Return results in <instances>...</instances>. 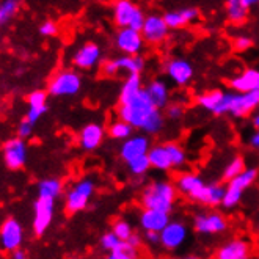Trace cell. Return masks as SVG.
<instances>
[{
  "label": "cell",
  "mask_w": 259,
  "mask_h": 259,
  "mask_svg": "<svg viewBox=\"0 0 259 259\" xmlns=\"http://www.w3.org/2000/svg\"><path fill=\"white\" fill-rule=\"evenodd\" d=\"M118 118L148 135H157L165 127V115L151 101L143 85L142 74L127 75L118 95Z\"/></svg>",
  "instance_id": "cell-1"
},
{
  "label": "cell",
  "mask_w": 259,
  "mask_h": 259,
  "mask_svg": "<svg viewBox=\"0 0 259 259\" xmlns=\"http://www.w3.org/2000/svg\"><path fill=\"white\" fill-rule=\"evenodd\" d=\"M178 200V189L175 182L170 181H151L140 192V206L143 209H157L163 212H170L175 209Z\"/></svg>",
  "instance_id": "cell-2"
},
{
  "label": "cell",
  "mask_w": 259,
  "mask_h": 259,
  "mask_svg": "<svg viewBox=\"0 0 259 259\" xmlns=\"http://www.w3.org/2000/svg\"><path fill=\"white\" fill-rule=\"evenodd\" d=\"M259 109V90L253 91H225L215 116L230 115L233 118H247Z\"/></svg>",
  "instance_id": "cell-3"
},
{
  "label": "cell",
  "mask_w": 259,
  "mask_h": 259,
  "mask_svg": "<svg viewBox=\"0 0 259 259\" xmlns=\"http://www.w3.org/2000/svg\"><path fill=\"white\" fill-rule=\"evenodd\" d=\"M96 193V182L93 178H80L69 186L65 193V210L68 214H77L85 210Z\"/></svg>",
  "instance_id": "cell-4"
},
{
  "label": "cell",
  "mask_w": 259,
  "mask_h": 259,
  "mask_svg": "<svg viewBox=\"0 0 259 259\" xmlns=\"http://www.w3.org/2000/svg\"><path fill=\"white\" fill-rule=\"evenodd\" d=\"M146 68V60L142 54H119L118 57L109 58L101 63V74L104 77H118L119 74H142Z\"/></svg>",
  "instance_id": "cell-5"
},
{
  "label": "cell",
  "mask_w": 259,
  "mask_h": 259,
  "mask_svg": "<svg viewBox=\"0 0 259 259\" xmlns=\"http://www.w3.org/2000/svg\"><path fill=\"white\" fill-rule=\"evenodd\" d=\"M82 90V75L77 69H60L57 71L49 83L48 93L54 98H72Z\"/></svg>",
  "instance_id": "cell-6"
},
{
  "label": "cell",
  "mask_w": 259,
  "mask_h": 259,
  "mask_svg": "<svg viewBox=\"0 0 259 259\" xmlns=\"http://www.w3.org/2000/svg\"><path fill=\"white\" fill-rule=\"evenodd\" d=\"M112 18L118 28L131 27L135 30H142L146 13L135 0H116L112 7Z\"/></svg>",
  "instance_id": "cell-7"
},
{
  "label": "cell",
  "mask_w": 259,
  "mask_h": 259,
  "mask_svg": "<svg viewBox=\"0 0 259 259\" xmlns=\"http://www.w3.org/2000/svg\"><path fill=\"white\" fill-rule=\"evenodd\" d=\"M163 72L175 87L186 88L193 82L195 69L187 58L182 57H170L163 62Z\"/></svg>",
  "instance_id": "cell-8"
},
{
  "label": "cell",
  "mask_w": 259,
  "mask_h": 259,
  "mask_svg": "<svg viewBox=\"0 0 259 259\" xmlns=\"http://www.w3.org/2000/svg\"><path fill=\"white\" fill-rule=\"evenodd\" d=\"M55 201H57L55 198L51 196H42V195L36 196L33 204V222H32L33 234L36 237L44 236L46 231L51 228L55 215Z\"/></svg>",
  "instance_id": "cell-9"
},
{
  "label": "cell",
  "mask_w": 259,
  "mask_h": 259,
  "mask_svg": "<svg viewBox=\"0 0 259 259\" xmlns=\"http://www.w3.org/2000/svg\"><path fill=\"white\" fill-rule=\"evenodd\" d=\"M193 230L201 236H219L228 230V220L217 210H206L195 214L193 220Z\"/></svg>",
  "instance_id": "cell-10"
},
{
  "label": "cell",
  "mask_w": 259,
  "mask_h": 259,
  "mask_svg": "<svg viewBox=\"0 0 259 259\" xmlns=\"http://www.w3.org/2000/svg\"><path fill=\"white\" fill-rule=\"evenodd\" d=\"M102 63V48L95 41H87L80 44L72 52L71 65L79 71H91Z\"/></svg>",
  "instance_id": "cell-11"
},
{
  "label": "cell",
  "mask_w": 259,
  "mask_h": 259,
  "mask_svg": "<svg viewBox=\"0 0 259 259\" xmlns=\"http://www.w3.org/2000/svg\"><path fill=\"white\" fill-rule=\"evenodd\" d=\"M113 44L119 54H142L146 41L142 35V30H135L131 27H119L113 36Z\"/></svg>",
  "instance_id": "cell-12"
},
{
  "label": "cell",
  "mask_w": 259,
  "mask_h": 259,
  "mask_svg": "<svg viewBox=\"0 0 259 259\" xmlns=\"http://www.w3.org/2000/svg\"><path fill=\"white\" fill-rule=\"evenodd\" d=\"M170 27L166 24L163 14H146L145 24L142 27V35L149 46H160L170 36Z\"/></svg>",
  "instance_id": "cell-13"
},
{
  "label": "cell",
  "mask_w": 259,
  "mask_h": 259,
  "mask_svg": "<svg viewBox=\"0 0 259 259\" xmlns=\"http://www.w3.org/2000/svg\"><path fill=\"white\" fill-rule=\"evenodd\" d=\"M24 242V228L21 222L14 217L7 219L0 226V251L13 253L22 247Z\"/></svg>",
  "instance_id": "cell-14"
},
{
  "label": "cell",
  "mask_w": 259,
  "mask_h": 259,
  "mask_svg": "<svg viewBox=\"0 0 259 259\" xmlns=\"http://www.w3.org/2000/svg\"><path fill=\"white\" fill-rule=\"evenodd\" d=\"M4 162L10 170H21L25 166L28 159V148L25 143V139L21 137H14L4 143L2 146Z\"/></svg>",
  "instance_id": "cell-15"
},
{
  "label": "cell",
  "mask_w": 259,
  "mask_h": 259,
  "mask_svg": "<svg viewBox=\"0 0 259 259\" xmlns=\"http://www.w3.org/2000/svg\"><path fill=\"white\" fill-rule=\"evenodd\" d=\"M189 237V228L181 220H170L160 231V247L166 251H176L186 243Z\"/></svg>",
  "instance_id": "cell-16"
},
{
  "label": "cell",
  "mask_w": 259,
  "mask_h": 259,
  "mask_svg": "<svg viewBox=\"0 0 259 259\" xmlns=\"http://www.w3.org/2000/svg\"><path fill=\"white\" fill-rule=\"evenodd\" d=\"M175 186H176L179 195L189 198L190 201L198 203V198H200V195L206 186V182L198 173L181 171L175 179Z\"/></svg>",
  "instance_id": "cell-17"
},
{
  "label": "cell",
  "mask_w": 259,
  "mask_h": 259,
  "mask_svg": "<svg viewBox=\"0 0 259 259\" xmlns=\"http://www.w3.org/2000/svg\"><path fill=\"white\" fill-rule=\"evenodd\" d=\"M151 135L142 132V134H132L129 139L121 142L119 146V157L123 162H129L135 157H140L148 154L151 148Z\"/></svg>",
  "instance_id": "cell-18"
},
{
  "label": "cell",
  "mask_w": 259,
  "mask_h": 259,
  "mask_svg": "<svg viewBox=\"0 0 259 259\" xmlns=\"http://www.w3.org/2000/svg\"><path fill=\"white\" fill-rule=\"evenodd\" d=\"M105 132L107 131H105V127L101 123H96V121L95 123H88L80 129L79 137H77V143L87 152L96 151L104 143Z\"/></svg>",
  "instance_id": "cell-19"
},
{
  "label": "cell",
  "mask_w": 259,
  "mask_h": 259,
  "mask_svg": "<svg viewBox=\"0 0 259 259\" xmlns=\"http://www.w3.org/2000/svg\"><path fill=\"white\" fill-rule=\"evenodd\" d=\"M48 98L49 93L42 90H35L27 96V113H25V119H28L32 124H36L38 121L48 113L49 105H48Z\"/></svg>",
  "instance_id": "cell-20"
},
{
  "label": "cell",
  "mask_w": 259,
  "mask_h": 259,
  "mask_svg": "<svg viewBox=\"0 0 259 259\" xmlns=\"http://www.w3.org/2000/svg\"><path fill=\"white\" fill-rule=\"evenodd\" d=\"M251 254V245L247 239H231L219 247L217 259H247Z\"/></svg>",
  "instance_id": "cell-21"
},
{
  "label": "cell",
  "mask_w": 259,
  "mask_h": 259,
  "mask_svg": "<svg viewBox=\"0 0 259 259\" xmlns=\"http://www.w3.org/2000/svg\"><path fill=\"white\" fill-rule=\"evenodd\" d=\"M170 212H163L157 209H143L139 215V225L142 231H157L160 233L170 223Z\"/></svg>",
  "instance_id": "cell-22"
},
{
  "label": "cell",
  "mask_w": 259,
  "mask_h": 259,
  "mask_svg": "<svg viewBox=\"0 0 259 259\" xmlns=\"http://www.w3.org/2000/svg\"><path fill=\"white\" fill-rule=\"evenodd\" d=\"M163 18L171 30H181V28L196 22L198 18H200V11L196 8H190V7L179 8V10H170L163 14Z\"/></svg>",
  "instance_id": "cell-23"
},
{
  "label": "cell",
  "mask_w": 259,
  "mask_h": 259,
  "mask_svg": "<svg viewBox=\"0 0 259 259\" xmlns=\"http://www.w3.org/2000/svg\"><path fill=\"white\" fill-rule=\"evenodd\" d=\"M148 95L151 98V101L156 104V107H159L160 110H163L168 102L171 101V88L168 85V82L156 77V79H151L146 85H145Z\"/></svg>",
  "instance_id": "cell-24"
},
{
  "label": "cell",
  "mask_w": 259,
  "mask_h": 259,
  "mask_svg": "<svg viewBox=\"0 0 259 259\" xmlns=\"http://www.w3.org/2000/svg\"><path fill=\"white\" fill-rule=\"evenodd\" d=\"M230 88L234 91H253L259 90V69L247 68L230 79Z\"/></svg>",
  "instance_id": "cell-25"
},
{
  "label": "cell",
  "mask_w": 259,
  "mask_h": 259,
  "mask_svg": "<svg viewBox=\"0 0 259 259\" xmlns=\"http://www.w3.org/2000/svg\"><path fill=\"white\" fill-rule=\"evenodd\" d=\"M148 157H149L152 170H157V171H170V170H173L171 159H170L168 149H166L165 143L151 145V148L148 151Z\"/></svg>",
  "instance_id": "cell-26"
},
{
  "label": "cell",
  "mask_w": 259,
  "mask_h": 259,
  "mask_svg": "<svg viewBox=\"0 0 259 259\" xmlns=\"http://www.w3.org/2000/svg\"><path fill=\"white\" fill-rule=\"evenodd\" d=\"M225 190L226 187L222 186L220 182H209V184L204 186L200 198H198V203L207 207H219L222 206Z\"/></svg>",
  "instance_id": "cell-27"
},
{
  "label": "cell",
  "mask_w": 259,
  "mask_h": 259,
  "mask_svg": "<svg viewBox=\"0 0 259 259\" xmlns=\"http://www.w3.org/2000/svg\"><path fill=\"white\" fill-rule=\"evenodd\" d=\"M223 93L225 91L220 90V88H212V90H206L203 93H200L196 96L195 102L200 109L215 115L219 107H220V102H222V98H223Z\"/></svg>",
  "instance_id": "cell-28"
},
{
  "label": "cell",
  "mask_w": 259,
  "mask_h": 259,
  "mask_svg": "<svg viewBox=\"0 0 259 259\" xmlns=\"http://www.w3.org/2000/svg\"><path fill=\"white\" fill-rule=\"evenodd\" d=\"M225 11L228 21L236 25L245 22L250 14V8L243 5L242 0H225Z\"/></svg>",
  "instance_id": "cell-29"
},
{
  "label": "cell",
  "mask_w": 259,
  "mask_h": 259,
  "mask_svg": "<svg viewBox=\"0 0 259 259\" xmlns=\"http://www.w3.org/2000/svg\"><path fill=\"white\" fill-rule=\"evenodd\" d=\"M257 178H259V170L254 168V166H247V168L243 171H240L237 176H234L233 179L228 181V186L245 192L247 189H250L254 184V182L257 181Z\"/></svg>",
  "instance_id": "cell-30"
},
{
  "label": "cell",
  "mask_w": 259,
  "mask_h": 259,
  "mask_svg": "<svg viewBox=\"0 0 259 259\" xmlns=\"http://www.w3.org/2000/svg\"><path fill=\"white\" fill-rule=\"evenodd\" d=\"M36 190H38V195L51 196L57 200V198H60L63 193V182L58 178H46L38 182Z\"/></svg>",
  "instance_id": "cell-31"
},
{
  "label": "cell",
  "mask_w": 259,
  "mask_h": 259,
  "mask_svg": "<svg viewBox=\"0 0 259 259\" xmlns=\"http://www.w3.org/2000/svg\"><path fill=\"white\" fill-rule=\"evenodd\" d=\"M134 127L127 123V121L121 119V118H116L113 119L112 123L109 124L107 127V134L112 140H118V142H123L126 139H129V137L134 134Z\"/></svg>",
  "instance_id": "cell-32"
},
{
  "label": "cell",
  "mask_w": 259,
  "mask_h": 259,
  "mask_svg": "<svg viewBox=\"0 0 259 259\" xmlns=\"http://www.w3.org/2000/svg\"><path fill=\"white\" fill-rule=\"evenodd\" d=\"M107 256L109 259H135L140 256V247H135L129 240H121Z\"/></svg>",
  "instance_id": "cell-33"
},
{
  "label": "cell",
  "mask_w": 259,
  "mask_h": 259,
  "mask_svg": "<svg viewBox=\"0 0 259 259\" xmlns=\"http://www.w3.org/2000/svg\"><path fill=\"white\" fill-rule=\"evenodd\" d=\"M22 7V0H0V27L10 24Z\"/></svg>",
  "instance_id": "cell-34"
},
{
  "label": "cell",
  "mask_w": 259,
  "mask_h": 259,
  "mask_svg": "<svg viewBox=\"0 0 259 259\" xmlns=\"http://www.w3.org/2000/svg\"><path fill=\"white\" fill-rule=\"evenodd\" d=\"M165 146L168 149L173 168H184L187 165V152L184 146L179 145L178 142H165Z\"/></svg>",
  "instance_id": "cell-35"
},
{
  "label": "cell",
  "mask_w": 259,
  "mask_h": 259,
  "mask_svg": "<svg viewBox=\"0 0 259 259\" xmlns=\"http://www.w3.org/2000/svg\"><path fill=\"white\" fill-rule=\"evenodd\" d=\"M126 165H127V170H129L131 176H134V178L146 176L148 171L151 170V162H149L148 154L140 156V157H135V159L129 160Z\"/></svg>",
  "instance_id": "cell-36"
},
{
  "label": "cell",
  "mask_w": 259,
  "mask_h": 259,
  "mask_svg": "<svg viewBox=\"0 0 259 259\" xmlns=\"http://www.w3.org/2000/svg\"><path fill=\"white\" fill-rule=\"evenodd\" d=\"M247 168V163H245V159L242 156H234L231 157L230 160L226 162L225 168H223V179L225 181H230L233 179L234 176H237L240 171H243Z\"/></svg>",
  "instance_id": "cell-37"
},
{
  "label": "cell",
  "mask_w": 259,
  "mask_h": 259,
  "mask_svg": "<svg viewBox=\"0 0 259 259\" xmlns=\"http://www.w3.org/2000/svg\"><path fill=\"white\" fill-rule=\"evenodd\" d=\"M242 196H243V192L242 190H237L234 187L226 186L225 196H223V201H222V207H225L228 210L237 207L240 204V201H242Z\"/></svg>",
  "instance_id": "cell-38"
},
{
  "label": "cell",
  "mask_w": 259,
  "mask_h": 259,
  "mask_svg": "<svg viewBox=\"0 0 259 259\" xmlns=\"http://www.w3.org/2000/svg\"><path fill=\"white\" fill-rule=\"evenodd\" d=\"M112 231L121 239V240H127L135 231H134V226L129 220L126 219H116L112 225Z\"/></svg>",
  "instance_id": "cell-39"
},
{
  "label": "cell",
  "mask_w": 259,
  "mask_h": 259,
  "mask_svg": "<svg viewBox=\"0 0 259 259\" xmlns=\"http://www.w3.org/2000/svg\"><path fill=\"white\" fill-rule=\"evenodd\" d=\"M163 115H165V118H168L171 121H179L186 115V105L182 102L170 101L168 105L163 109Z\"/></svg>",
  "instance_id": "cell-40"
},
{
  "label": "cell",
  "mask_w": 259,
  "mask_h": 259,
  "mask_svg": "<svg viewBox=\"0 0 259 259\" xmlns=\"http://www.w3.org/2000/svg\"><path fill=\"white\" fill-rule=\"evenodd\" d=\"M231 44L236 52L242 54V52H247L253 48V38L247 33H239L233 38Z\"/></svg>",
  "instance_id": "cell-41"
},
{
  "label": "cell",
  "mask_w": 259,
  "mask_h": 259,
  "mask_svg": "<svg viewBox=\"0 0 259 259\" xmlns=\"http://www.w3.org/2000/svg\"><path fill=\"white\" fill-rule=\"evenodd\" d=\"M121 242V239L110 230V231H107V233H104L102 236H101V239H99V247H101V250L102 251H105V253H110L118 243Z\"/></svg>",
  "instance_id": "cell-42"
},
{
  "label": "cell",
  "mask_w": 259,
  "mask_h": 259,
  "mask_svg": "<svg viewBox=\"0 0 259 259\" xmlns=\"http://www.w3.org/2000/svg\"><path fill=\"white\" fill-rule=\"evenodd\" d=\"M38 30H39V35L41 36H44V38H52V36H55L58 33V25H57V22L48 19V21L41 22V25H39Z\"/></svg>",
  "instance_id": "cell-43"
},
{
  "label": "cell",
  "mask_w": 259,
  "mask_h": 259,
  "mask_svg": "<svg viewBox=\"0 0 259 259\" xmlns=\"http://www.w3.org/2000/svg\"><path fill=\"white\" fill-rule=\"evenodd\" d=\"M33 127H35V124H32L28 119L24 118L21 123H19V126H18V137H21V139H25L27 140L28 137H32Z\"/></svg>",
  "instance_id": "cell-44"
},
{
  "label": "cell",
  "mask_w": 259,
  "mask_h": 259,
  "mask_svg": "<svg viewBox=\"0 0 259 259\" xmlns=\"http://www.w3.org/2000/svg\"><path fill=\"white\" fill-rule=\"evenodd\" d=\"M143 242L149 247L160 245V233L157 231H143Z\"/></svg>",
  "instance_id": "cell-45"
},
{
  "label": "cell",
  "mask_w": 259,
  "mask_h": 259,
  "mask_svg": "<svg viewBox=\"0 0 259 259\" xmlns=\"http://www.w3.org/2000/svg\"><path fill=\"white\" fill-rule=\"evenodd\" d=\"M247 143L248 146L253 149V151H259V129H254L247 139Z\"/></svg>",
  "instance_id": "cell-46"
},
{
  "label": "cell",
  "mask_w": 259,
  "mask_h": 259,
  "mask_svg": "<svg viewBox=\"0 0 259 259\" xmlns=\"http://www.w3.org/2000/svg\"><path fill=\"white\" fill-rule=\"evenodd\" d=\"M127 240H129L131 243H134L135 247H142V243H143V237H142L139 233H134Z\"/></svg>",
  "instance_id": "cell-47"
},
{
  "label": "cell",
  "mask_w": 259,
  "mask_h": 259,
  "mask_svg": "<svg viewBox=\"0 0 259 259\" xmlns=\"http://www.w3.org/2000/svg\"><path fill=\"white\" fill-rule=\"evenodd\" d=\"M10 256L13 259H25L27 257V253L22 250V248H18V250H14L13 253H10Z\"/></svg>",
  "instance_id": "cell-48"
},
{
  "label": "cell",
  "mask_w": 259,
  "mask_h": 259,
  "mask_svg": "<svg viewBox=\"0 0 259 259\" xmlns=\"http://www.w3.org/2000/svg\"><path fill=\"white\" fill-rule=\"evenodd\" d=\"M251 126L254 129H259V113H256V115L251 116Z\"/></svg>",
  "instance_id": "cell-49"
}]
</instances>
